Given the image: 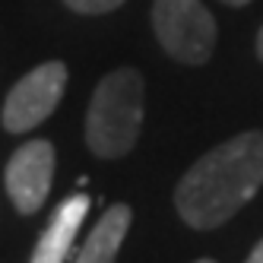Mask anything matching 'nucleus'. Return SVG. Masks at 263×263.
<instances>
[{
	"mask_svg": "<svg viewBox=\"0 0 263 263\" xmlns=\"http://www.w3.org/2000/svg\"><path fill=\"white\" fill-rule=\"evenodd\" d=\"M260 184L263 130H248L194 162L175 191V206L191 229H216L254 200Z\"/></svg>",
	"mask_w": 263,
	"mask_h": 263,
	"instance_id": "obj_1",
	"label": "nucleus"
},
{
	"mask_svg": "<svg viewBox=\"0 0 263 263\" xmlns=\"http://www.w3.org/2000/svg\"><path fill=\"white\" fill-rule=\"evenodd\" d=\"M146 86L134 67H121L96 86L86 115V143L99 159L127 156L143 127Z\"/></svg>",
	"mask_w": 263,
	"mask_h": 263,
	"instance_id": "obj_2",
	"label": "nucleus"
},
{
	"mask_svg": "<svg viewBox=\"0 0 263 263\" xmlns=\"http://www.w3.org/2000/svg\"><path fill=\"white\" fill-rule=\"evenodd\" d=\"M153 29L159 35V45L187 67L206 64L213 58L216 20L200 0H156Z\"/></svg>",
	"mask_w": 263,
	"mask_h": 263,
	"instance_id": "obj_3",
	"label": "nucleus"
},
{
	"mask_svg": "<svg viewBox=\"0 0 263 263\" xmlns=\"http://www.w3.org/2000/svg\"><path fill=\"white\" fill-rule=\"evenodd\" d=\"M64 89H67V67L61 61H48L26 73L4 102V130L26 134V130L39 127L58 108Z\"/></svg>",
	"mask_w": 263,
	"mask_h": 263,
	"instance_id": "obj_4",
	"label": "nucleus"
},
{
	"mask_svg": "<svg viewBox=\"0 0 263 263\" xmlns=\"http://www.w3.org/2000/svg\"><path fill=\"white\" fill-rule=\"evenodd\" d=\"M54 181V146L48 140H29L7 162L4 184L13 206L23 216H35L45 206Z\"/></svg>",
	"mask_w": 263,
	"mask_h": 263,
	"instance_id": "obj_5",
	"label": "nucleus"
},
{
	"mask_svg": "<svg viewBox=\"0 0 263 263\" xmlns=\"http://www.w3.org/2000/svg\"><path fill=\"white\" fill-rule=\"evenodd\" d=\"M89 206H92V200L86 194L67 197L58 210L51 213V222L42 232L39 244H35V254H32L29 263H64L73 251V244H77V235H80L83 222L89 216Z\"/></svg>",
	"mask_w": 263,
	"mask_h": 263,
	"instance_id": "obj_6",
	"label": "nucleus"
},
{
	"mask_svg": "<svg viewBox=\"0 0 263 263\" xmlns=\"http://www.w3.org/2000/svg\"><path fill=\"white\" fill-rule=\"evenodd\" d=\"M130 219H134V213H130L127 203L108 206V210L102 213V219L96 222V229L89 232L86 244L80 248V254H77L73 263H115L121 244L127 238Z\"/></svg>",
	"mask_w": 263,
	"mask_h": 263,
	"instance_id": "obj_7",
	"label": "nucleus"
},
{
	"mask_svg": "<svg viewBox=\"0 0 263 263\" xmlns=\"http://www.w3.org/2000/svg\"><path fill=\"white\" fill-rule=\"evenodd\" d=\"M64 4H67L73 13H83V16H102V13L118 10L124 0H64Z\"/></svg>",
	"mask_w": 263,
	"mask_h": 263,
	"instance_id": "obj_8",
	"label": "nucleus"
},
{
	"mask_svg": "<svg viewBox=\"0 0 263 263\" xmlns=\"http://www.w3.org/2000/svg\"><path fill=\"white\" fill-rule=\"evenodd\" d=\"M248 263H263V241L257 244V248L251 251V257H248Z\"/></svg>",
	"mask_w": 263,
	"mask_h": 263,
	"instance_id": "obj_9",
	"label": "nucleus"
},
{
	"mask_svg": "<svg viewBox=\"0 0 263 263\" xmlns=\"http://www.w3.org/2000/svg\"><path fill=\"white\" fill-rule=\"evenodd\" d=\"M257 58L263 61V26H260V32H257Z\"/></svg>",
	"mask_w": 263,
	"mask_h": 263,
	"instance_id": "obj_10",
	"label": "nucleus"
},
{
	"mask_svg": "<svg viewBox=\"0 0 263 263\" xmlns=\"http://www.w3.org/2000/svg\"><path fill=\"white\" fill-rule=\"evenodd\" d=\"M222 4H232V7H244L248 0H222Z\"/></svg>",
	"mask_w": 263,
	"mask_h": 263,
	"instance_id": "obj_11",
	"label": "nucleus"
},
{
	"mask_svg": "<svg viewBox=\"0 0 263 263\" xmlns=\"http://www.w3.org/2000/svg\"><path fill=\"white\" fill-rule=\"evenodd\" d=\"M197 263H216V260H197Z\"/></svg>",
	"mask_w": 263,
	"mask_h": 263,
	"instance_id": "obj_12",
	"label": "nucleus"
}]
</instances>
